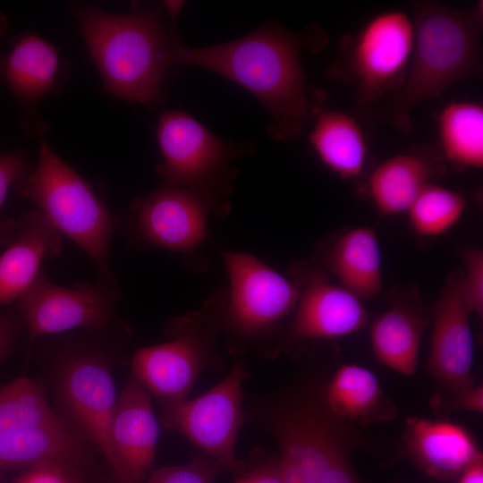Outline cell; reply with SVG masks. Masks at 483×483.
Returning <instances> with one entry per match:
<instances>
[{
  "instance_id": "1",
  "label": "cell",
  "mask_w": 483,
  "mask_h": 483,
  "mask_svg": "<svg viewBox=\"0 0 483 483\" xmlns=\"http://www.w3.org/2000/svg\"><path fill=\"white\" fill-rule=\"evenodd\" d=\"M292 376L267 393H244L243 425L270 435L284 483H321L341 457L368 441L326 402L333 363L310 352Z\"/></svg>"
},
{
  "instance_id": "2",
  "label": "cell",
  "mask_w": 483,
  "mask_h": 483,
  "mask_svg": "<svg viewBox=\"0 0 483 483\" xmlns=\"http://www.w3.org/2000/svg\"><path fill=\"white\" fill-rule=\"evenodd\" d=\"M304 46L301 35L267 24L220 45L195 48L178 43L171 60L210 70L240 84L267 110L269 135L292 141L301 133L310 112L300 60Z\"/></svg>"
},
{
  "instance_id": "3",
  "label": "cell",
  "mask_w": 483,
  "mask_h": 483,
  "mask_svg": "<svg viewBox=\"0 0 483 483\" xmlns=\"http://www.w3.org/2000/svg\"><path fill=\"white\" fill-rule=\"evenodd\" d=\"M482 3L458 9L433 1L414 4V44L405 80L394 95L393 121L402 132L411 113L458 80L481 75Z\"/></svg>"
},
{
  "instance_id": "4",
  "label": "cell",
  "mask_w": 483,
  "mask_h": 483,
  "mask_svg": "<svg viewBox=\"0 0 483 483\" xmlns=\"http://www.w3.org/2000/svg\"><path fill=\"white\" fill-rule=\"evenodd\" d=\"M72 10L106 89L123 100L152 102L178 44L168 39L159 15L141 10L115 14L79 4Z\"/></svg>"
},
{
  "instance_id": "5",
  "label": "cell",
  "mask_w": 483,
  "mask_h": 483,
  "mask_svg": "<svg viewBox=\"0 0 483 483\" xmlns=\"http://www.w3.org/2000/svg\"><path fill=\"white\" fill-rule=\"evenodd\" d=\"M229 287L216 291V318L226 352L271 360L284 351L301 289L252 254H222Z\"/></svg>"
},
{
  "instance_id": "6",
  "label": "cell",
  "mask_w": 483,
  "mask_h": 483,
  "mask_svg": "<svg viewBox=\"0 0 483 483\" xmlns=\"http://www.w3.org/2000/svg\"><path fill=\"white\" fill-rule=\"evenodd\" d=\"M19 190L60 233L87 253L97 269L98 279L117 284L109 261L116 221L89 184L46 141H40L38 165L21 178Z\"/></svg>"
},
{
  "instance_id": "7",
  "label": "cell",
  "mask_w": 483,
  "mask_h": 483,
  "mask_svg": "<svg viewBox=\"0 0 483 483\" xmlns=\"http://www.w3.org/2000/svg\"><path fill=\"white\" fill-rule=\"evenodd\" d=\"M163 331L171 340L139 349L131 365V375L160 403L187 399L203 373L225 369L215 293L199 309L169 318Z\"/></svg>"
},
{
  "instance_id": "8",
  "label": "cell",
  "mask_w": 483,
  "mask_h": 483,
  "mask_svg": "<svg viewBox=\"0 0 483 483\" xmlns=\"http://www.w3.org/2000/svg\"><path fill=\"white\" fill-rule=\"evenodd\" d=\"M250 377L242 358L236 359L228 374L199 396L162 402L160 428L183 436L225 471L236 474L244 462L236 457L235 446L243 426L242 385Z\"/></svg>"
},
{
  "instance_id": "9",
  "label": "cell",
  "mask_w": 483,
  "mask_h": 483,
  "mask_svg": "<svg viewBox=\"0 0 483 483\" xmlns=\"http://www.w3.org/2000/svg\"><path fill=\"white\" fill-rule=\"evenodd\" d=\"M338 74L355 88V100L363 106L403 84L413 44V21L402 11H387L372 17L348 39Z\"/></svg>"
},
{
  "instance_id": "10",
  "label": "cell",
  "mask_w": 483,
  "mask_h": 483,
  "mask_svg": "<svg viewBox=\"0 0 483 483\" xmlns=\"http://www.w3.org/2000/svg\"><path fill=\"white\" fill-rule=\"evenodd\" d=\"M157 139L163 161L156 171L163 182L204 194L223 207L222 191L233 174L232 153L215 134L189 114L166 111L160 116Z\"/></svg>"
},
{
  "instance_id": "11",
  "label": "cell",
  "mask_w": 483,
  "mask_h": 483,
  "mask_svg": "<svg viewBox=\"0 0 483 483\" xmlns=\"http://www.w3.org/2000/svg\"><path fill=\"white\" fill-rule=\"evenodd\" d=\"M119 299L117 284L98 279L64 288L51 283L41 271L17 305L31 345L44 335L74 328H104L114 318Z\"/></svg>"
},
{
  "instance_id": "12",
  "label": "cell",
  "mask_w": 483,
  "mask_h": 483,
  "mask_svg": "<svg viewBox=\"0 0 483 483\" xmlns=\"http://www.w3.org/2000/svg\"><path fill=\"white\" fill-rule=\"evenodd\" d=\"M62 369L60 396L77 435L99 447L123 483L109 439L118 396L110 366L98 356L80 354L69 359Z\"/></svg>"
},
{
  "instance_id": "13",
  "label": "cell",
  "mask_w": 483,
  "mask_h": 483,
  "mask_svg": "<svg viewBox=\"0 0 483 483\" xmlns=\"http://www.w3.org/2000/svg\"><path fill=\"white\" fill-rule=\"evenodd\" d=\"M227 210L204 194L163 182L139 203L136 222L148 242L191 255L208 235V216Z\"/></svg>"
},
{
  "instance_id": "14",
  "label": "cell",
  "mask_w": 483,
  "mask_h": 483,
  "mask_svg": "<svg viewBox=\"0 0 483 483\" xmlns=\"http://www.w3.org/2000/svg\"><path fill=\"white\" fill-rule=\"evenodd\" d=\"M462 270L446 280L434 309L431 349L427 369L438 382L439 393L453 394L474 386L470 373L474 346L462 292Z\"/></svg>"
},
{
  "instance_id": "15",
  "label": "cell",
  "mask_w": 483,
  "mask_h": 483,
  "mask_svg": "<svg viewBox=\"0 0 483 483\" xmlns=\"http://www.w3.org/2000/svg\"><path fill=\"white\" fill-rule=\"evenodd\" d=\"M369 315L356 296L329 282L319 269L309 272L290 319L284 351L305 341H321L362 329Z\"/></svg>"
},
{
  "instance_id": "16",
  "label": "cell",
  "mask_w": 483,
  "mask_h": 483,
  "mask_svg": "<svg viewBox=\"0 0 483 483\" xmlns=\"http://www.w3.org/2000/svg\"><path fill=\"white\" fill-rule=\"evenodd\" d=\"M150 394L131 375L117 396L109 439L123 483H140L150 472L160 432Z\"/></svg>"
},
{
  "instance_id": "17",
  "label": "cell",
  "mask_w": 483,
  "mask_h": 483,
  "mask_svg": "<svg viewBox=\"0 0 483 483\" xmlns=\"http://www.w3.org/2000/svg\"><path fill=\"white\" fill-rule=\"evenodd\" d=\"M403 442L412 462L440 481L458 478L482 453L470 431L447 420L411 417L405 421Z\"/></svg>"
},
{
  "instance_id": "18",
  "label": "cell",
  "mask_w": 483,
  "mask_h": 483,
  "mask_svg": "<svg viewBox=\"0 0 483 483\" xmlns=\"http://www.w3.org/2000/svg\"><path fill=\"white\" fill-rule=\"evenodd\" d=\"M62 250L60 233L40 210L24 214L0 257V306L18 300L41 272L42 261Z\"/></svg>"
},
{
  "instance_id": "19",
  "label": "cell",
  "mask_w": 483,
  "mask_h": 483,
  "mask_svg": "<svg viewBox=\"0 0 483 483\" xmlns=\"http://www.w3.org/2000/svg\"><path fill=\"white\" fill-rule=\"evenodd\" d=\"M326 402L335 416L351 423L387 421L396 414V407L384 396L375 374L355 364H343L333 371L326 387Z\"/></svg>"
},
{
  "instance_id": "20",
  "label": "cell",
  "mask_w": 483,
  "mask_h": 483,
  "mask_svg": "<svg viewBox=\"0 0 483 483\" xmlns=\"http://www.w3.org/2000/svg\"><path fill=\"white\" fill-rule=\"evenodd\" d=\"M325 265L339 285L360 301L382 292L380 246L369 227H356L342 235L327 253Z\"/></svg>"
},
{
  "instance_id": "21",
  "label": "cell",
  "mask_w": 483,
  "mask_h": 483,
  "mask_svg": "<svg viewBox=\"0 0 483 483\" xmlns=\"http://www.w3.org/2000/svg\"><path fill=\"white\" fill-rule=\"evenodd\" d=\"M82 439L66 424L0 435V473L45 462L73 466L83 453Z\"/></svg>"
},
{
  "instance_id": "22",
  "label": "cell",
  "mask_w": 483,
  "mask_h": 483,
  "mask_svg": "<svg viewBox=\"0 0 483 483\" xmlns=\"http://www.w3.org/2000/svg\"><path fill=\"white\" fill-rule=\"evenodd\" d=\"M63 66L55 47L35 34L21 38L4 60L3 72L21 99L36 102L61 83Z\"/></svg>"
},
{
  "instance_id": "23",
  "label": "cell",
  "mask_w": 483,
  "mask_h": 483,
  "mask_svg": "<svg viewBox=\"0 0 483 483\" xmlns=\"http://www.w3.org/2000/svg\"><path fill=\"white\" fill-rule=\"evenodd\" d=\"M430 159L420 153H401L371 173L369 189L377 211L385 216L407 212L433 174Z\"/></svg>"
},
{
  "instance_id": "24",
  "label": "cell",
  "mask_w": 483,
  "mask_h": 483,
  "mask_svg": "<svg viewBox=\"0 0 483 483\" xmlns=\"http://www.w3.org/2000/svg\"><path fill=\"white\" fill-rule=\"evenodd\" d=\"M309 141L321 161L343 179L358 176L365 165L367 144L359 123L348 114L320 113Z\"/></svg>"
},
{
  "instance_id": "25",
  "label": "cell",
  "mask_w": 483,
  "mask_h": 483,
  "mask_svg": "<svg viewBox=\"0 0 483 483\" xmlns=\"http://www.w3.org/2000/svg\"><path fill=\"white\" fill-rule=\"evenodd\" d=\"M423 330V320L417 314L403 307H393L371 325L373 352L385 366L410 376L417 368Z\"/></svg>"
},
{
  "instance_id": "26",
  "label": "cell",
  "mask_w": 483,
  "mask_h": 483,
  "mask_svg": "<svg viewBox=\"0 0 483 483\" xmlns=\"http://www.w3.org/2000/svg\"><path fill=\"white\" fill-rule=\"evenodd\" d=\"M445 157L463 166H483V107L475 102L449 103L438 117Z\"/></svg>"
},
{
  "instance_id": "27",
  "label": "cell",
  "mask_w": 483,
  "mask_h": 483,
  "mask_svg": "<svg viewBox=\"0 0 483 483\" xmlns=\"http://www.w3.org/2000/svg\"><path fill=\"white\" fill-rule=\"evenodd\" d=\"M64 424L37 381L21 377L0 388V435Z\"/></svg>"
},
{
  "instance_id": "28",
  "label": "cell",
  "mask_w": 483,
  "mask_h": 483,
  "mask_svg": "<svg viewBox=\"0 0 483 483\" xmlns=\"http://www.w3.org/2000/svg\"><path fill=\"white\" fill-rule=\"evenodd\" d=\"M466 205V199L461 193L428 183L419 193L407 213L416 233L422 236H436L456 224Z\"/></svg>"
},
{
  "instance_id": "29",
  "label": "cell",
  "mask_w": 483,
  "mask_h": 483,
  "mask_svg": "<svg viewBox=\"0 0 483 483\" xmlns=\"http://www.w3.org/2000/svg\"><path fill=\"white\" fill-rule=\"evenodd\" d=\"M224 468L214 459L198 453L187 462L161 467L147 477V483H215Z\"/></svg>"
},
{
  "instance_id": "30",
  "label": "cell",
  "mask_w": 483,
  "mask_h": 483,
  "mask_svg": "<svg viewBox=\"0 0 483 483\" xmlns=\"http://www.w3.org/2000/svg\"><path fill=\"white\" fill-rule=\"evenodd\" d=\"M233 483H284L278 454L263 447L252 450Z\"/></svg>"
},
{
  "instance_id": "31",
  "label": "cell",
  "mask_w": 483,
  "mask_h": 483,
  "mask_svg": "<svg viewBox=\"0 0 483 483\" xmlns=\"http://www.w3.org/2000/svg\"><path fill=\"white\" fill-rule=\"evenodd\" d=\"M465 270H462V292L470 313L483 316V252L471 249L463 255Z\"/></svg>"
},
{
  "instance_id": "32",
  "label": "cell",
  "mask_w": 483,
  "mask_h": 483,
  "mask_svg": "<svg viewBox=\"0 0 483 483\" xmlns=\"http://www.w3.org/2000/svg\"><path fill=\"white\" fill-rule=\"evenodd\" d=\"M25 167L24 155L20 151L0 155V209L11 184L22 176ZM16 231V223L0 220V245L12 242Z\"/></svg>"
},
{
  "instance_id": "33",
  "label": "cell",
  "mask_w": 483,
  "mask_h": 483,
  "mask_svg": "<svg viewBox=\"0 0 483 483\" xmlns=\"http://www.w3.org/2000/svg\"><path fill=\"white\" fill-rule=\"evenodd\" d=\"M13 483H82L73 466L45 462L24 469Z\"/></svg>"
},
{
  "instance_id": "34",
  "label": "cell",
  "mask_w": 483,
  "mask_h": 483,
  "mask_svg": "<svg viewBox=\"0 0 483 483\" xmlns=\"http://www.w3.org/2000/svg\"><path fill=\"white\" fill-rule=\"evenodd\" d=\"M432 408L437 412L453 413L457 411H470L482 413L483 386H473L468 389L453 393H436L430 401Z\"/></svg>"
},
{
  "instance_id": "35",
  "label": "cell",
  "mask_w": 483,
  "mask_h": 483,
  "mask_svg": "<svg viewBox=\"0 0 483 483\" xmlns=\"http://www.w3.org/2000/svg\"><path fill=\"white\" fill-rule=\"evenodd\" d=\"M321 483H361L351 465L350 454L337 460Z\"/></svg>"
},
{
  "instance_id": "36",
  "label": "cell",
  "mask_w": 483,
  "mask_h": 483,
  "mask_svg": "<svg viewBox=\"0 0 483 483\" xmlns=\"http://www.w3.org/2000/svg\"><path fill=\"white\" fill-rule=\"evenodd\" d=\"M16 319L9 315L0 314V362L8 353L18 332Z\"/></svg>"
},
{
  "instance_id": "37",
  "label": "cell",
  "mask_w": 483,
  "mask_h": 483,
  "mask_svg": "<svg viewBox=\"0 0 483 483\" xmlns=\"http://www.w3.org/2000/svg\"><path fill=\"white\" fill-rule=\"evenodd\" d=\"M458 483H483V456L479 454L459 475Z\"/></svg>"
},
{
  "instance_id": "38",
  "label": "cell",
  "mask_w": 483,
  "mask_h": 483,
  "mask_svg": "<svg viewBox=\"0 0 483 483\" xmlns=\"http://www.w3.org/2000/svg\"><path fill=\"white\" fill-rule=\"evenodd\" d=\"M7 26L6 17L0 12V37L4 33Z\"/></svg>"
},
{
  "instance_id": "39",
  "label": "cell",
  "mask_w": 483,
  "mask_h": 483,
  "mask_svg": "<svg viewBox=\"0 0 483 483\" xmlns=\"http://www.w3.org/2000/svg\"><path fill=\"white\" fill-rule=\"evenodd\" d=\"M1 483V482H0Z\"/></svg>"
}]
</instances>
